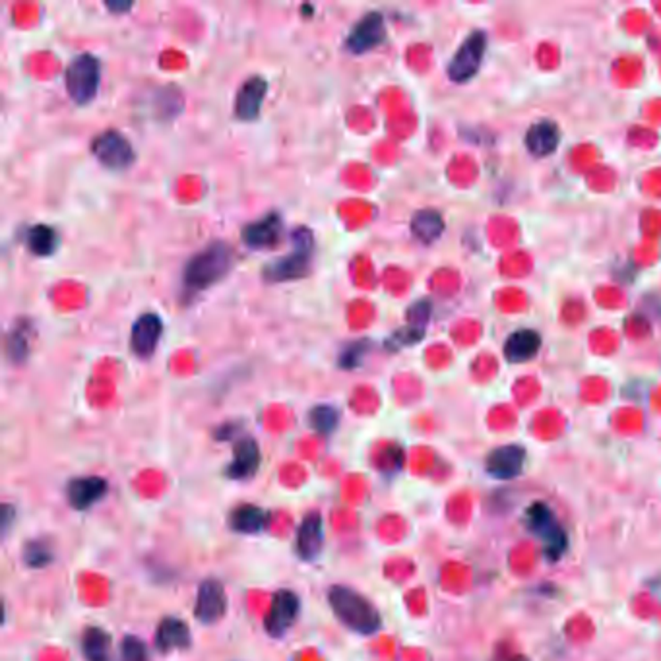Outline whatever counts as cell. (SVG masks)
<instances>
[{
    "label": "cell",
    "instance_id": "1",
    "mask_svg": "<svg viewBox=\"0 0 661 661\" xmlns=\"http://www.w3.org/2000/svg\"><path fill=\"white\" fill-rule=\"evenodd\" d=\"M328 601L338 621L349 631L363 636L381 631L382 617L379 609L353 588L332 586L328 590Z\"/></svg>",
    "mask_w": 661,
    "mask_h": 661
},
{
    "label": "cell",
    "instance_id": "2",
    "mask_svg": "<svg viewBox=\"0 0 661 661\" xmlns=\"http://www.w3.org/2000/svg\"><path fill=\"white\" fill-rule=\"evenodd\" d=\"M233 250L227 243L215 241L192 256L182 270V283L192 293L204 291L222 281L233 268Z\"/></svg>",
    "mask_w": 661,
    "mask_h": 661
},
{
    "label": "cell",
    "instance_id": "3",
    "mask_svg": "<svg viewBox=\"0 0 661 661\" xmlns=\"http://www.w3.org/2000/svg\"><path fill=\"white\" fill-rule=\"evenodd\" d=\"M291 243L293 248L291 253L281 256L278 260L270 262V264L262 272L266 281L270 283H283V281H295L305 276H309L311 264H313V255H314V235L306 227H299L291 233Z\"/></svg>",
    "mask_w": 661,
    "mask_h": 661
},
{
    "label": "cell",
    "instance_id": "4",
    "mask_svg": "<svg viewBox=\"0 0 661 661\" xmlns=\"http://www.w3.org/2000/svg\"><path fill=\"white\" fill-rule=\"evenodd\" d=\"M526 526L541 540L547 561H561L568 549V535L561 526V522L553 515V510L545 503H533L526 510Z\"/></svg>",
    "mask_w": 661,
    "mask_h": 661
},
{
    "label": "cell",
    "instance_id": "5",
    "mask_svg": "<svg viewBox=\"0 0 661 661\" xmlns=\"http://www.w3.org/2000/svg\"><path fill=\"white\" fill-rule=\"evenodd\" d=\"M101 84V63L97 56L82 53L68 64L64 74L66 94L76 105H88L96 99Z\"/></svg>",
    "mask_w": 661,
    "mask_h": 661
},
{
    "label": "cell",
    "instance_id": "6",
    "mask_svg": "<svg viewBox=\"0 0 661 661\" xmlns=\"http://www.w3.org/2000/svg\"><path fill=\"white\" fill-rule=\"evenodd\" d=\"M91 154L111 171H124L136 162V152L127 136L119 130H105L91 142Z\"/></svg>",
    "mask_w": 661,
    "mask_h": 661
},
{
    "label": "cell",
    "instance_id": "7",
    "mask_svg": "<svg viewBox=\"0 0 661 661\" xmlns=\"http://www.w3.org/2000/svg\"><path fill=\"white\" fill-rule=\"evenodd\" d=\"M487 47V36L483 31H473L467 38L448 64V78L456 84H465L477 74Z\"/></svg>",
    "mask_w": 661,
    "mask_h": 661
},
{
    "label": "cell",
    "instance_id": "8",
    "mask_svg": "<svg viewBox=\"0 0 661 661\" xmlns=\"http://www.w3.org/2000/svg\"><path fill=\"white\" fill-rule=\"evenodd\" d=\"M301 611V599L291 590H280L273 594L270 613L264 619V629L272 638L286 634L295 624Z\"/></svg>",
    "mask_w": 661,
    "mask_h": 661
},
{
    "label": "cell",
    "instance_id": "9",
    "mask_svg": "<svg viewBox=\"0 0 661 661\" xmlns=\"http://www.w3.org/2000/svg\"><path fill=\"white\" fill-rule=\"evenodd\" d=\"M384 41H386L384 16L381 13H369L351 28L346 39V49L351 54H364L379 47Z\"/></svg>",
    "mask_w": 661,
    "mask_h": 661
},
{
    "label": "cell",
    "instance_id": "10",
    "mask_svg": "<svg viewBox=\"0 0 661 661\" xmlns=\"http://www.w3.org/2000/svg\"><path fill=\"white\" fill-rule=\"evenodd\" d=\"M227 611V594L225 588L218 580H204L198 586L195 617L198 623L212 626L225 617Z\"/></svg>",
    "mask_w": 661,
    "mask_h": 661
},
{
    "label": "cell",
    "instance_id": "11",
    "mask_svg": "<svg viewBox=\"0 0 661 661\" xmlns=\"http://www.w3.org/2000/svg\"><path fill=\"white\" fill-rule=\"evenodd\" d=\"M526 464V450L520 444H505L489 452L485 460L487 473L498 481H510L518 477Z\"/></svg>",
    "mask_w": 661,
    "mask_h": 661
},
{
    "label": "cell",
    "instance_id": "12",
    "mask_svg": "<svg viewBox=\"0 0 661 661\" xmlns=\"http://www.w3.org/2000/svg\"><path fill=\"white\" fill-rule=\"evenodd\" d=\"M162 334H163L162 318L155 313L140 314L134 321L130 332V347L134 351V356L140 359H150L157 349Z\"/></svg>",
    "mask_w": 661,
    "mask_h": 661
},
{
    "label": "cell",
    "instance_id": "13",
    "mask_svg": "<svg viewBox=\"0 0 661 661\" xmlns=\"http://www.w3.org/2000/svg\"><path fill=\"white\" fill-rule=\"evenodd\" d=\"M281 233H283L281 215L278 212H270L258 222L248 223L241 233V238L247 247L260 250L276 247L281 241Z\"/></svg>",
    "mask_w": 661,
    "mask_h": 661
},
{
    "label": "cell",
    "instance_id": "14",
    "mask_svg": "<svg viewBox=\"0 0 661 661\" xmlns=\"http://www.w3.org/2000/svg\"><path fill=\"white\" fill-rule=\"evenodd\" d=\"M109 491V485L99 475L76 477L66 487V498L74 510H88L97 505Z\"/></svg>",
    "mask_w": 661,
    "mask_h": 661
},
{
    "label": "cell",
    "instance_id": "15",
    "mask_svg": "<svg viewBox=\"0 0 661 661\" xmlns=\"http://www.w3.org/2000/svg\"><path fill=\"white\" fill-rule=\"evenodd\" d=\"M324 547V528L321 512H309L301 522L295 540V551L303 561H314Z\"/></svg>",
    "mask_w": 661,
    "mask_h": 661
},
{
    "label": "cell",
    "instance_id": "16",
    "mask_svg": "<svg viewBox=\"0 0 661 661\" xmlns=\"http://www.w3.org/2000/svg\"><path fill=\"white\" fill-rule=\"evenodd\" d=\"M268 82L266 78L253 76L238 88L235 97V115L241 121H255L260 115L262 104L266 99Z\"/></svg>",
    "mask_w": 661,
    "mask_h": 661
},
{
    "label": "cell",
    "instance_id": "17",
    "mask_svg": "<svg viewBox=\"0 0 661 661\" xmlns=\"http://www.w3.org/2000/svg\"><path fill=\"white\" fill-rule=\"evenodd\" d=\"M260 467V448L253 437H245L235 442L233 460L227 465V477L235 481H243L253 477Z\"/></svg>",
    "mask_w": 661,
    "mask_h": 661
},
{
    "label": "cell",
    "instance_id": "18",
    "mask_svg": "<svg viewBox=\"0 0 661 661\" xmlns=\"http://www.w3.org/2000/svg\"><path fill=\"white\" fill-rule=\"evenodd\" d=\"M192 644V634L188 624L179 617H165L157 626L155 648L157 652L171 654L179 649H187Z\"/></svg>",
    "mask_w": 661,
    "mask_h": 661
},
{
    "label": "cell",
    "instance_id": "19",
    "mask_svg": "<svg viewBox=\"0 0 661 661\" xmlns=\"http://www.w3.org/2000/svg\"><path fill=\"white\" fill-rule=\"evenodd\" d=\"M558 142H561V130L553 121L535 122L526 134V146L535 157L551 155L558 147Z\"/></svg>",
    "mask_w": 661,
    "mask_h": 661
},
{
    "label": "cell",
    "instance_id": "20",
    "mask_svg": "<svg viewBox=\"0 0 661 661\" xmlns=\"http://www.w3.org/2000/svg\"><path fill=\"white\" fill-rule=\"evenodd\" d=\"M230 526L237 533H262L270 526V512L256 505H241L230 515Z\"/></svg>",
    "mask_w": 661,
    "mask_h": 661
},
{
    "label": "cell",
    "instance_id": "21",
    "mask_svg": "<svg viewBox=\"0 0 661 661\" xmlns=\"http://www.w3.org/2000/svg\"><path fill=\"white\" fill-rule=\"evenodd\" d=\"M541 347V336L535 330H518L505 344V357L510 363H526L538 356Z\"/></svg>",
    "mask_w": 661,
    "mask_h": 661
},
{
    "label": "cell",
    "instance_id": "22",
    "mask_svg": "<svg viewBox=\"0 0 661 661\" xmlns=\"http://www.w3.org/2000/svg\"><path fill=\"white\" fill-rule=\"evenodd\" d=\"M31 341H33V324L29 321L14 322L13 330H10V334L6 338L8 359L16 364L24 363L29 357Z\"/></svg>",
    "mask_w": 661,
    "mask_h": 661
},
{
    "label": "cell",
    "instance_id": "23",
    "mask_svg": "<svg viewBox=\"0 0 661 661\" xmlns=\"http://www.w3.org/2000/svg\"><path fill=\"white\" fill-rule=\"evenodd\" d=\"M444 231V220L437 210H419L412 218V233L423 245L435 243Z\"/></svg>",
    "mask_w": 661,
    "mask_h": 661
},
{
    "label": "cell",
    "instance_id": "24",
    "mask_svg": "<svg viewBox=\"0 0 661 661\" xmlns=\"http://www.w3.org/2000/svg\"><path fill=\"white\" fill-rule=\"evenodd\" d=\"M82 654L86 661H111V634L101 626H88L82 634Z\"/></svg>",
    "mask_w": 661,
    "mask_h": 661
},
{
    "label": "cell",
    "instance_id": "25",
    "mask_svg": "<svg viewBox=\"0 0 661 661\" xmlns=\"http://www.w3.org/2000/svg\"><path fill=\"white\" fill-rule=\"evenodd\" d=\"M26 245L31 255L36 256H51L56 253V248L61 245V237L51 225H33L31 230L26 233Z\"/></svg>",
    "mask_w": 661,
    "mask_h": 661
},
{
    "label": "cell",
    "instance_id": "26",
    "mask_svg": "<svg viewBox=\"0 0 661 661\" xmlns=\"http://www.w3.org/2000/svg\"><path fill=\"white\" fill-rule=\"evenodd\" d=\"M339 423V412L334 406H314L309 412V425L318 435H332Z\"/></svg>",
    "mask_w": 661,
    "mask_h": 661
},
{
    "label": "cell",
    "instance_id": "27",
    "mask_svg": "<svg viewBox=\"0 0 661 661\" xmlns=\"http://www.w3.org/2000/svg\"><path fill=\"white\" fill-rule=\"evenodd\" d=\"M53 549L47 541L43 540H33L28 541L24 547V563L29 568H45L53 563Z\"/></svg>",
    "mask_w": 661,
    "mask_h": 661
},
{
    "label": "cell",
    "instance_id": "28",
    "mask_svg": "<svg viewBox=\"0 0 661 661\" xmlns=\"http://www.w3.org/2000/svg\"><path fill=\"white\" fill-rule=\"evenodd\" d=\"M423 336H425V328L406 324L404 328L396 330V332L389 339H386V347L392 349V351H400L404 347L419 344V341L423 339Z\"/></svg>",
    "mask_w": 661,
    "mask_h": 661
},
{
    "label": "cell",
    "instance_id": "29",
    "mask_svg": "<svg viewBox=\"0 0 661 661\" xmlns=\"http://www.w3.org/2000/svg\"><path fill=\"white\" fill-rule=\"evenodd\" d=\"M367 351H369L367 339L351 341V344H347L344 349L339 351L338 364H339L341 369H346V371L357 369V367H361V364H363L364 356H367Z\"/></svg>",
    "mask_w": 661,
    "mask_h": 661
},
{
    "label": "cell",
    "instance_id": "30",
    "mask_svg": "<svg viewBox=\"0 0 661 661\" xmlns=\"http://www.w3.org/2000/svg\"><path fill=\"white\" fill-rule=\"evenodd\" d=\"M121 661H150V649L138 636H124L121 642Z\"/></svg>",
    "mask_w": 661,
    "mask_h": 661
},
{
    "label": "cell",
    "instance_id": "31",
    "mask_svg": "<svg viewBox=\"0 0 661 661\" xmlns=\"http://www.w3.org/2000/svg\"><path fill=\"white\" fill-rule=\"evenodd\" d=\"M0 518H3V535L6 538L8 531H10V526H13V522L16 520V510L10 506V505H4L3 506V515H0Z\"/></svg>",
    "mask_w": 661,
    "mask_h": 661
},
{
    "label": "cell",
    "instance_id": "32",
    "mask_svg": "<svg viewBox=\"0 0 661 661\" xmlns=\"http://www.w3.org/2000/svg\"><path fill=\"white\" fill-rule=\"evenodd\" d=\"M235 432H237V425H235V423H225V425H222L218 431H215V439H220V440H230V439H233Z\"/></svg>",
    "mask_w": 661,
    "mask_h": 661
},
{
    "label": "cell",
    "instance_id": "33",
    "mask_svg": "<svg viewBox=\"0 0 661 661\" xmlns=\"http://www.w3.org/2000/svg\"><path fill=\"white\" fill-rule=\"evenodd\" d=\"M132 3H107V10L113 14H124L129 13V10H132Z\"/></svg>",
    "mask_w": 661,
    "mask_h": 661
},
{
    "label": "cell",
    "instance_id": "34",
    "mask_svg": "<svg viewBox=\"0 0 661 661\" xmlns=\"http://www.w3.org/2000/svg\"><path fill=\"white\" fill-rule=\"evenodd\" d=\"M512 661H528L526 657H516V659H512Z\"/></svg>",
    "mask_w": 661,
    "mask_h": 661
}]
</instances>
